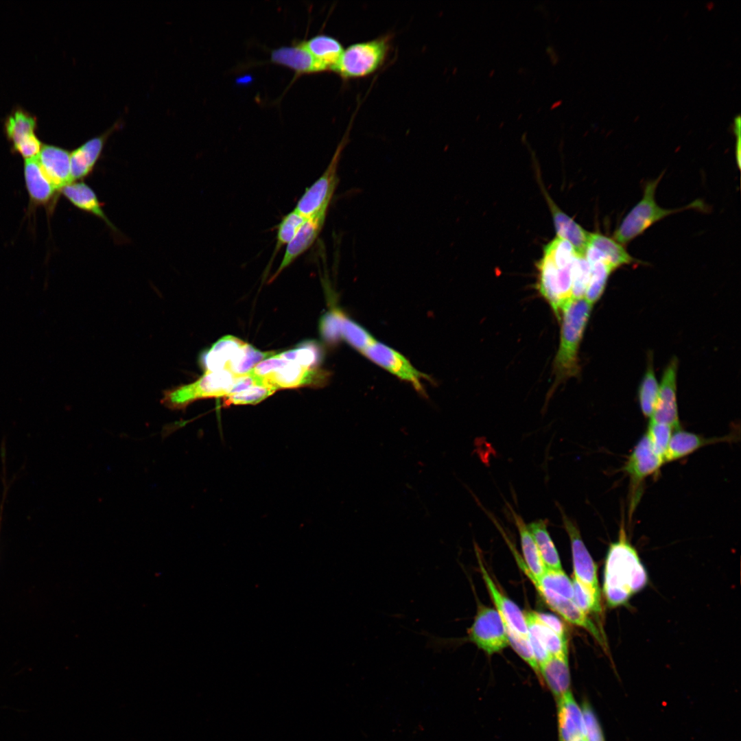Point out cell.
Returning <instances> with one entry per match:
<instances>
[{"label": "cell", "mask_w": 741, "mask_h": 741, "mask_svg": "<svg viewBox=\"0 0 741 741\" xmlns=\"http://www.w3.org/2000/svg\"><path fill=\"white\" fill-rule=\"evenodd\" d=\"M528 568V567H527ZM529 574L541 585L570 600L574 598L572 580L561 569H545L539 578L534 577L528 569Z\"/></svg>", "instance_id": "cell-37"}, {"label": "cell", "mask_w": 741, "mask_h": 741, "mask_svg": "<svg viewBox=\"0 0 741 741\" xmlns=\"http://www.w3.org/2000/svg\"><path fill=\"white\" fill-rule=\"evenodd\" d=\"M326 214L317 215L305 220L296 235L286 246L281 263L272 279L311 246L323 227Z\"/></svg>", "instance_id": "cell-20"}, {"label": "cell", "mask_w": 741, "mask_h": 741, "mask_svg": "<svg viewBox=\"0 0 741 741\" xmlns=\"http://www.w3.org/2000/svg\"><path fill=\"white\" fill-rule=\"evenodd\" d=\"M677 367L678 361L674 357L664 370L655 408L650 421L667 424L675 430L680 429L677 402Z\"/></svg>", "instance_id": "cell-11"}, {"label": "cell", "mask_w": 741, "mask_h": 741, "mask_svg": "<svg viewBox=\"0 0 741 741\" xmlns=\"http://www.w3.org/2000/svg\"><path fill=\"white\" fill-rule=\"evenodd\" d=\"M539 620L563 639H566L565 628L563 622L555 615L537 613Z\"/></svg>", "instance_id": "cell-47"}, {"label": "cell", "mask_w": 741, "mask_h": 741, "mask_svg": "<svg viewBox=\"0 0 741 741\" xmlns=\"http://www.w3.org/2000/svg\"><path fill=\"white\" fill-rule=\"evenodd\" d=\"M270 62L293 70L297 75L325 72L302 41L271 51Z\"/></svg>", "instance_id": "cell-19"}, {"label": "cell", "mask_w": 741, "mask_h": 741, "mask_svg": "<svg viewBox=\"0 0 741 741\" xmlns=\"http://www.w3.org/2000/svg\"><path fill=\"white\" fill-rule=\"evenodd\" d=\"M244 343L233 336H226L218 340L201 357V362L205 371L225 370L227 362Z\"/></svg>", "instance_id": "cell-28"}, {"label": "cell", "mask_w": 741, "mask_h": 741, "mask_svg": "<svg viewBox=\"0 0 741 741\" xmlns=\"http://www.w3.org/2000/svg\"><path fill=\"white\" fill-rule=\"evenodd\" d=\"M547 200L557 237L569 242L578 255H585L591 233L585 230L571 217L562 211L550 198L548 197Z\"/></svg>", "instance_id": "cell-21"}, {"label": "cell", "mask_w": 741, "mask_h": 741, "mask_svg": "<svg viewBox=\"0 0 741 741\" xmlns=\"http://www.w3.org/2000/svg\"><path fill=\"white\" fill-rule=\"evenodd\" d=\"M557 705L559 741H578L586 738L582 709L572 691L558 698Z\"/></svg>", "instance_id": "cell-18"}, {"label": "cell", "mask_w": 741, "mask_h": 741, "mask_svg": "<svg viewBox=\"0 0 741 741\" xmlns=\"http://www.w3.org/2000/svg\"><path fill=\"white\" fill-rule=\"evenodd\" d=\"M541 677L556 697L559 698L570 690V672L568 659L552 657L539 666Z\"/></svg>", "instance_id": "cell-26"}, {"label": "cell", "mask_w": 741, "mask_h": 741, "mask_svg": "<svg viewBox=\"0 0 741 741\" xmlns=\"http://www.w3.org/2000/svg\"><path fill=\"white\" fill-rule=\"evenodd\" d=\"M259 379L263 386L278 390L322 384L325 379V373L283 359L279 366Z\"/></svg>", "instance_id": "cell-12"}, {"label": "cell", "mask_w": 741, "mask_h": 741, "mask_svg": "<svg viewBox=\"0 0 741 741\" xmlns=\"http://www.w3.org/2000/svg\"><path fill=\"white\" fill-rule=\"evenodd\" d=\"M527 526L533 537L545 567L550 569H561L558 553L548 531L546 521L539 519L531 522Z\"/></svg>", "instance_id": "cell-31"}, {"label": "cell", "mask_w": 741, "mask_h": 741, "mask_svg": "<svg viewBox=\"0 0 741 741\" xmlns=\"http://www.w3.org/2000/svg\"><path fill=\"white\" fill-rule=\"evenodd\" d=\"M475 553L482 578L494 602L495 609L499 612L504 624L520 635L528 638V631L524 612L499 590L484 565L477 548Z\"/></svg>", "instance_id": "cell-14"}, {"label": "cell", "mask_w": 741, "mask_h": 741, "mask_svg": "<svg viewBox=\"0 0 741 741\" xmlns=\"http://www.w3.org/2000/svg\"><path fill=\"white\" fill-rule=\"evenodd\" d=\"M43 145L34 133L29 134L12 145L13 149L25 160L36 158L40 154Z\"/></svg>", "instance_id": "cell-46"}, {"label": "cell", "mask_w": 741, "mask_h": 741, "mask_svg": "<svg viewBox=\"0 0 741 741\" xmlns=\"http://www.w3.org/2000/svg\"><path fill=\"white\" fill-rule=\"evenodd\" d=\"M340 334L341 338L362 353L376 341L366 329L344 315L342 318Z\"/></svg>", "instance_id": "cell-35"}, {"label": "cell", "mask_w": 741, "mask_h": 741, "mask_svg": "<svg viewBox=\"0 0 741 741\" xmlns=\"http://www.w3.org/2000/svg\"><path fill=\"white\" fill-rule=\"evenodd\" d=\"M275 351L262 352L245 342L227 362L225 370L234 375L248 373L261 361L275 355Z\"/></svg>", "instance_id": "cell-32"}, {"label": "cell", "mask_w": 741, "mask_h": 741, "mask_svg": "<svg viewBox=\"0 0 741 741\" xmlns=\"http://www.w3.org/2000/svg\"><path fill=\"white\" fill-rule=\"evenodd\" d=\"M276 388L270 386H255L246 390L225 397L224 404H256L272 395Z\"/></svg>", "instance_id": "cell-41"}, {"label": "cell", "mask_w": 741, "mask_h": 741, "mask_svg": "<svg viewBox=\"0 0 741 741\" xmlns=\"http://www.w3.org/2000/svg\"><path fill=\"white\" fill-rule=\"evenodd\" d=\"M343 315L340 311L335 309L326 314L321 319L320 329L327 341L334 342L341 338L340 329Z\"/></svg>", "instance_id": "cell-44"}, {"label": "cell", "mask_w": 741, "mask_h": 741, "mask_svg": "<svg viewBox=\"0 0 741 741\" xmlns=\"http://www.w3.org/2000/svg\"><path fill=\"white\" fill-rule=\"evenodd\" d=\"M362 354L378 366L401 379L410 382L423 393L421 379L427 377L416 370L401 354L379 342L375 341Z\"/></svg>", "instance_id": "cell-10"}, {"label": "cell", "mask_w": 741, "mask_h": 741, "mask_svg": "<svg viewBox=\"0 0 741 741\" xmlns=\"http://www.w3.org/2000/svg\"><path fill=\"white\" fill-rule=\"evenodd\" d=\"M587 741H606L602 726L598 717L587 701L581 707Z\"/></svg>", "instance_id": "cell-43"}, {"label": "cell", "mask_w": 741, "mask_h": 741, "mask_svg": "<svg viewBox=\"0 0 741 741\" xmlns=\"http://www.w3.org/2000/svg\"><path fill=\"white\" fill-rule=\"evenodd\" d=\"M589 276V262L585 255L577 254L572 268V299L585 298Z\"/></svg>", "instance_id": "cell-40"}, {"label": "cell", "mask_w": 741, "mask_h": 741, "mask_svg": "<svg viewBox=\"0 0 741 741\" xmlns=\"http://www.w3.org/2000/svg\"><path fill=\"white\" fill-rule=\"evenodd\" d=\"M528 633L538 637L552 657L567 658V639H563L538 618L537 612H524Z\"/></svg>", "instance_id": "cell-29"}, {"label": "cell", "mask_w": 741, "mask_h": 741, "mask_svg": "<svg viewBox=\"0 0 741 741\" xmlns=\"http://www.w3.org/2000/svg\"><path fill=\"white\" fill-rule=\"evenodd\" d=\"M24 178L31 204L54 207L58 192L46 176L37 159L25 160Z\"/></svg>", "instance_id": "cell-17"}, {"label": "cell", "mask_w": 741, "mask_h": 741, "mask_svg": "<svg viewBox=\"0 0 741 741\" xmlns=\"http://www.w3.org/2000/svg\"><path fill=\"white\" fill-rule=\"evenodd\" d=\"M662 174L648 181L644 189L642 198L631 209L615 231L613 239L626 244L643 233L648 228L666 216L692 208H702L703 203L696 200L682 208L668 209L659 207L655 200V191Z\"/></svg>", "instance_id": "cell-4"}, {"label": "cell", "mask_w": 741, "mask_h": 741, "mask_svg": "<svg viewBox=\"0 0 741 741\" xmlns=\"http://www.w3.org/2000/svg\"><path fill=\"white\" fill-rule=\"evenodd\" d=\"M60 192L73 206L100 218L115 233H118L103 211L95 192L89 185L82 180L73 181L63 187Z\"/></svg>", "instance_id": "cell-22"}, {"label": "cell", "mask_w": 741, "mask_h": 741, "mask_svg": "<svg viewBox=\"0 0 741 741\" xmlns=\"http://www.w3.org/2000/svg\"><path fill=\"white\" fill-rule=\"evenodd\" d=\"M283 359L294 362L302 366L314 368L321 359V351L314 342H307L302 346L277 355Z\"/></svg>", "instance_id": "cell-38"}, {"label": "cell", "mask_w": 741, "mask_h": 741, "mask_svg": "<svg viewBox=\"0 0 741 741\" xmlns=\"http://www.w3.org/2000/svg\"><path fill=\"white\" fill-rule=\"evenodd\" d=\"M726 440L725 437L707 438L692 432L677 430L670 438L663 456L664 462L679 460L705 445Z\"/></svg>", "instance_id": "cell-24"}, {"label": "cell", "mask_w": 741, "mask_h": 741, "mask_svg": "<svg viewBox=\"0 0 741 741\" xmlns=\"http://www.w3.org/2000/svg\"><path fill=\"white\" fill-rule=\"evenodd\" d=\"M591 309L585 298L572 299L562 307L560 346L554 360L555 375L560 381L578 373V350Z\"/></svg>", "instance_id": "cell-2"}, {"label": "cell", "mask_w": 741, "mask_h": 741, "mask_svg": "<svg viewBox=\"0 0 741 741\" xmlns=\"http://www.w3.org/2000/svg\"><path fill=\"white\" fill-rule=\"evenodd\" d=\"M663 463V458L654 451L644 434L632 451L624 470L631 478L633 485L637 487L646 478L657 472Z\"/></svg>", "instance_id": "cell-15"}, {"label": "cell", "mask_w": 741, "mask_h": 741, "mask_svg": "<svg viewBox=\"0 0 741 741\" xmlns=\"http://www.w3.org/2000/svg\"><path fill=\"white\" fill-rule=\"evenodd\" d=\"M305 220L304 217L294 210L283 217L278 225L277 244L274 255L277 253L279 248L283 246H287L290 242Z\"/></svg>", "instance_id": "cell-39"}, {"label": "cell", "mask_w": 741, "mask_h": 741, "mask_svg": "<svg viewBox=\"0 0 741 741\" xmlns=\"http://www.w3.org/2000/svg\"><path fill=\"white\" fill-rule=\"evenodd\" d=\"M647 583L645 567L621 528L618 540L609 545L605 558L603 592L608 606L626 604Z\"/></svg>", "instance_id": "cell-1"}, {"label": "cell", "mask_w": 741, "mask_h": 741, "mask_svg": "<svg viewBox=\"0 0 741 741\" xmlns=\"http://www.w3.org/2000/svg\"><path fill=\"white\" fill-rule=\"evenodd\" d=\"M37 158L46 176L58 191L73 182L68 150L56 145H44Z\"/></svg>", "instance_id": "cell-16"}, {"label": "cell", "mask_w": 741, "mask_h": 741, "mask_svg": "<svg viewBox=\"0 0 741 741\" xmlns=\"http://www.w3.org/2000/svg\"><path fill=\"white\" fill-rule=\"evenodd\" d=\"M302 42L326 71H332L344 51L342 43L337 38L324 34Z\"/></svg>", "instance_id": "cell-25"}, {"label": "cell", "mask_w": 741, "mask_h": 741, "mask_svg": "<svg viewBox=\"0 0 741 741\" xmlns=\"http://www.w3.org/2000/svg\"><path fill=\"white\" fill-rule=\"evenodd\" d=\"M578 741H587V740L586 738H583V739H581V740H580Z\"/></svg>", "instance_id": "cell-48"}, {"label": "cell", "mask_w": 741, "mask_h": 741, "mask_svg": "<svg viewBox=\"0 0 741 741\" xmlns=\"http://www.w3.org/2000/svg\"><path fill=\"white\" fill-rule=\"evenodd\" d=\"M563 523L569 537L574 578L596 600L600 601V592L597 578V566L586 548L576 524L560 508Z\"/></svg>", "instance_id": "cell-9"}, {"label": "cell", "mask_w": 741, "mask_h": 741, "mask_svg": "<svg viewBox=\"0 0 741 741\" xmlns=\"http://www.w3.org/2000/svg\"><path fill=\"white\" fill-rule=\"evenodd\" d=\"M538 290L551 308L560 318L562 303L558 283V269L552 260L545 255L538 261Z\"/></svg>", "instance_id": "cell-23"}, {"label": "cell", "mask_w": 741, "mask_h": 741, "mask_svg": "<svg viewBox=\"0 0 741 741\" xmlns=\"http://www.w3.org/2000/svg\"><path fill=\"white\" fill-rule=\"evenodd\" d=\"M587 247L594 251L597 257L607 261L615 269L636 261L622 244L599 233H591Z\"/></svg>", "instance_id": "cell-27"}, {"label": "cell", "mask_w": 741, "mask_h": 741, "mask_svg": "<svg viewBox=\"0 0 741 741\" xmlns=\"http://www.w3.org/2000/svg\"><path fill=\"white\" fill-rule=\"evenodd\" d=\"M574 598L575 604L585 613L593 612L599 613L602 611L601 603L596 600L587 590H585L577 581L572 580Z\"/></svg>", "instance_id": "cell-45"}, {"label": "cell", "mask_w": 741, "mask_h": 741, "mask_svg": "<svg viewBox=\"0 0 741 741\" xmlns=\"http://www.w3.org/2000/svg\"><path fill=\"white\" fill-rule=\"evenodd\" d=\"M511 513L520 537L524 561L532 574L536 578H539L545 572L546 567L533 537L522 517L513 509H511Z\"/></svg>", "instance_id": "cell-30"}, {"label": "cell", "mask_w": 741, "mask_h": 741, "mask_svg": "<svg viewBox=\"0 0 741 741\" xmlns=\"http://www.w3.org/2000/svg\"><path fill=\"white\" fill-rule=\"evenodd\" d=\"M466 641L475 644L489 655L499 652L509 645L506 628L499 612L483 605L478 607Z\"/></svg>", "instance_id": "cell-8"}, {"label": "cell", "mask_w": 741, "mask_h": 741, "mask_svg": "<svg viewBox=\"0 0 741 741\" xmlns=\"http://www.w3.org/2000/svg\"><path fill=\"white\" fill-rule=\"evenodd\" d=\"M589 263L590 276L585 298L593 305L602 296L608 278L615 268L602 259L590 261Z\"/></svg>", "instance_id": "cell-33"}, {"label": "cell", "mask_w": 741, "mask_h": 741, "mask_svg": "<svg viewBox=\"0 0 741 741\" xmlns=\"http://www.w3.org/2000/svg\"><path fill=\"white\" fill-rule=\"evenodd\" d=\"M392 37L383 35L355 43L344 49L332 71L344 80L368 77L379 70L390 54Z\"/></svg>", "instance_id": "cell-3"}, {"label": "cell", "mask_w": 741, "mask_h": 741, "mask_svg": "<svg viewBox=\"0 0 741 741\" xmlns=\"http://www.w3.org/2000/svg\"><path fill=\"white\" fill-rule=\"evenodd\" d=\"M235 378L227 370L205 371L191 384L165 390L161 402L170 409L180 410L198 399L226 397Z\"/></svg>", "instance_id": "cell-5"}, {"label": "cell", "mask_w": 741, "mask_h": 741, "mask_svg": "<svg viewBox=\"0 0 741 741\" xmlns=\"http://www.w3.org/2000/svg\"><path fill=\"white\" fill-rule=\"evenodd\" d=\"M659 385L657 381L653 368L650 364L640 384L638 398L644 415L651 417L657 403Z\"/></svg>", "instance_id": "cell-36"}, {"label": "cell", "mask_w": 741, "mask_h": 741, "mask_svg": "<svg viewBox=\"0 0 741 741\" xmlns=\"http://www.w3.org/2000/svg\"><path fill=\"white\" fill-rule=\"evenodd\" d=\"M36 121L34 117L23 110H16L8 117L5 129L12 145L26 136L34 133Z\"/></svg>", "instance_id": "cell-34"}, {"label": "cell", "mask_w": 741, "mask_h": 741, "mask_svg": "<svg viewBox=\"0 0 741 741\" xmlns=\"http://www.w3.org/2000/svg\"><path fill=\"white\" fill-rule=\"evenodd\" d=\"M520 569L530 580L543 600L553 611L567 622L587 630L599 643L607 649L605 637L596 625L574 602L538 583L529 574L527 566L508 538L505 539Z\"/></svg>", "instance_id": "cell-7"}, {"label": "cell", "mask_w": 741, "mask_h": 741, "mask_svg": "<svg viewBox=\"0 0 741 741\" xmlns=\"http://www.w3.org/2000/svg\"><path fill=\"white\" fill-rule=\"evenodd\" d=\"M120 126L117 121L99 135L93 137L70 152L71 172L73 180H82L93 172L99 161L106 141Z\"/></svg>", "instance_id": "cell-13"}, {"label": "cell", "mask_w": 741, "mask_h": 741, "mask_svg": "<svg viewBox=\"0 0 741 741\" xmlns=\"http://www.w3.org/2000/svg\"><path fill=\"white\" fill-rule=\"evenodd\" d=\"M346 132L337 147L325 172L313 185L305 189L294 209L305 219L327 213L328 207L338 182L337 169L342 150L347 143Z\"/></svg>", "instance_id": "cell-6"}, {"label": "cell", "mask_w": 741, "mask_h": 741, "mask_svg": "<svg viewBox=\"0 0 741 741\" xmlns=\"http://www.w3.org/2000/svg\"><path fill=\"white\" fill-rule=\"evenodd\" d=\"M672 427L667 424L649 422L646 435L654 451L663 458L672 436Z\"/></svg>", "instance_id": "cell-42"}]
</instances>
